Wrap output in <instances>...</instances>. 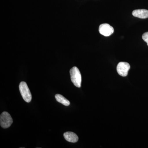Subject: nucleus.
I'll use <instances>...</instances> for the list:
<instances>
[{"label": "nucleus", "mask_w": 148, "mask_h": 148, "mask_svg": "<svg viewBox=\"0 0 148 148\" xmlns=\"http://www.w3.org/2000/svg\"><path fill=\"white\" fill-rule=\"evenodd\" d=\"M70 75L72 82L77 87L81 86L82 76L80 72L77 67H73L70 70Z\"/></svg>", "instance_id": "f257e3e1"}, {"label": "nucleus", "mask_w": 148, "mask_h": 148, "mask_svg": "<svg viewBox=\"0 0 148 148\" xmlns=\"http://www.w3.org/2000/svg\"><path fill=\"white\" fill-rule=\"evenodd\" d=\"M20 93L24 101L27 103H30L32 101V95L26 82H21L19 85Z\"/></svg>", "instance_id": "f03ea898"}, {"label": "nucleus", "mask_w": 148, "mask_h": 148, "mask_svg": "<svg viewBox=\"0 0 148 148\" xmlns=\"http://www.w3.org/2000/svg\"><path fill=\"white\" fill-rule=\"evenodd\" d=\"M13 123V119L10 115L6 112H3L0 116V124L3 128L10 127Z\"/></svg>", "instance_id": "7ed1b4c3"}, {"label": "nucleus", "mask_w": 148, "mask_h": 148, "mask_svg": "<svg viewBox=\"0 0 148 148\" xmlns=\"http://www.w3.org/2000/svg\"><path fill=\"white\" fill-rule=\"evenodd\" d=\"M130 68V65L128 63L125 62H119L117 66V71L121 76L126 77L127 75L128 71Z\"/></svg>", "instance_id": "20e7f679"}, {"label": "nucleus", "mask_w": 148, "mask_h": 148, "mask_svg": "<svg viewBox=\"0 0 148 148\" xmlns=\"http://www.w3.org/2000/svg\"><path fill=\"white\" fill-rule=\"evenodd\" d=\"M99 32L101 35L108 37L113 34L114 32V29L110 24H103L99 26Z\"/></svg>", "instance_id": "39448f33"}, {"label": "nucleus", "mask_w": 148, "mask_h": 148, "mask_svg": "<svg viewBox=\"0 0 148 148\" xmlns=\"http://www.w3.org/2000/svg\"><path fill=\"white\" fill-rule=\"evenodd\" d=\"M132 14L135 17L140 18H148V10L145 9H138L133 10Z\"/></svg>", "instance_id": "423d86ee"}, {"label": "nucleus", "mask_w": 148, "mask_h": 148, "mask_svg": "<svg viewBox=\"0 0 148 148\" xmlns=\"http://www.w3.org/2000/svg\"><path fill=\"white\" fill-rule=\"evenodd\" d=\"M64 136L66 141L72 143H77L78 141L79 138L77 135L72 132H67L64 134Z\"/></svg>", "instance_id": "0eeeda50"}, {"label": "nucleus", "mask_w": 148, "mask_h": 148, "mask_svg": "<svg viewBox=\"0 0 148 148\" xmlns=\"http://www.w3.org/2000/svg\"><path fill=\"white\" fill-rule=\"evenodd\" d=\"M57 102L61 103L64 106H69L70 105V102L69 100L66 99L64 96L61 94H57L55 96Z\"/></svg>", "instance_id": "6e6552de"}, {"label": "nucleus", "mask_w": 148, "mask_h": 148, "mask_svg": "<svg viewBox=\"0 0 148 148\" xmlns=\"http://www.w3.org/2000/svg\"><path fill=\"white\" fill-rule=\"evenodd\" d=\"M142 38H143V39L147 43V44L148 46V32L144 33L142 36Z\"/></svg>", "instance_id": "1a4fd4ad"}]
</instances>
